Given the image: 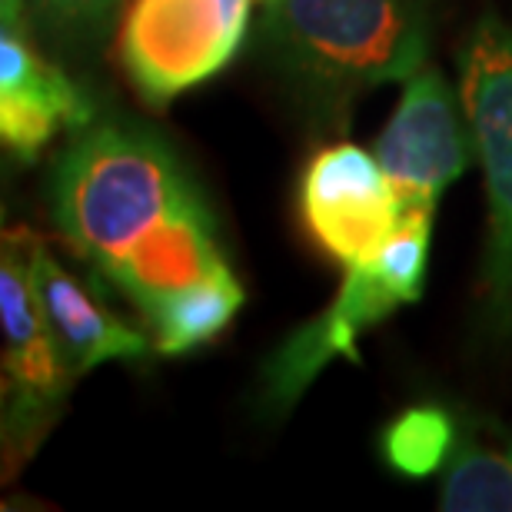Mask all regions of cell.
Returning a JSON list of instances; mask_svg holds the SVG:
<instances>
[{"label": "cell", "instance_id": "3", "mask_svg": "<svg viewBox=\"0 0 512 512\" xmlns=\"http://www.w3.org/2000/svg\"><path fill=\"white\" fill-rule=\"evenodd\" d=\"M429 230H433L429 210L403 213L399 227L386 240V247L376 253V260L350 266L336 300L273 353L263 380L266 399L276 409L293 406L300 393H306V386L316 380V373L336 356L360 363L356 340L363 330L386 320L396 306L416 303L423 296Z\"/></svg>", "mask_w": 512, "mask_h": 512}, {"label": "cell", "instance_id": "5", "mask_svg": "<svg viewBox=\"0 0 512 512\" xmlns=\"http://www.w3.org/2000/svg\"><path fill=\"white\" fill-rule=\"evenodd\" d=\"M250 27V0H133L120 27V60L153 107L220 74Z\"/></svg>", "mask_w": 512, "mask_h": 512}, {"label": "cell", "instance_id": "7", "mask_svg": "<svg viewBox=\"0 0 512 512\" xmlns=\"http://www.w3.org/2000/svg\"><path fill=\"white\" fill-rule=\"evenodd\" d=\"M459 104L436 70H416L406 80L396 114L376 143V157L393 180L403 213H436L439 197L476 160L473 130L459 117Z\"/></svg>", "mask_w": 512, "mask_h": 512}, {"label": "cell", "instance_id": "11", "mask_svg": "<svg viewBox=\"0 0 512 512\" xmlns=\"http://www.w3.org/2000/svg\"><path fill=\"white\" fill-rule=\"evenodd\" d=\"M243 306V286L230 273L210 276L203 283H193L177 296L163 303V310L153 316V346L167 356L190 353L197 346L210 343L230 326Z\"/></svg>", "mask_w": 512, "mask_h": 512}, {"label": "cell", "instance_id": "10", "mask_svg": "<svg viewBox=\"0 0 512 512\" xmlns=\"http://www.w3.org/2000/svg\"><path fill=\"white\" fill-rule=\"evenodd\" d=\"M30 276H34L37 300L54 330L60 356L74 376L97 370L107 360H143L150 353L153 340L107 313L37 237L30 250Z\"/></svg>", "mask_w": 512, "mask_h": 512}, {"label": "cell", "instance_id": "15", "mask_svg": "<svg viewBox=\"0 0 512 512\" xmlns=\"http://www.w3.org/2000/svg\"><path fill=\"white\" fill-rule=\"evenodd\" d=\"M24 10L27 0H0V20L7 27H24Z\"/></svg>", "mask_w": 512, "mask_h": 512}, {"label": "cell", "instance_id": "6", "mask_svg": "<svg viewBox=\"0 0 512 512\" xmlns=\"http://www.w3.org/2000/svg\"><path fill=\"white\" fill-rule=\"evenodd\" d=\"M34 237L7 233L0 256V330H4V446L10 463H24L77 376L67 370L30 276Z\"/></svg>", "mask_w": 512, "mask_h": 512}, {"label": "cell", "instance_id": "9", "mask_svg": "<svg viewBox=\"0 0 512 512\" xmlns=\"http://www.w3.org/2000/svg\"><path fill=\"white\" fill-rule=\"evenodd\" d=\"M94 124V104L64 70L30 50L20 27H0V137L17 160H34L60 130Z\"/></svg>", "mask_w": 512, "mask_h": 512}, {"label": "cell", "instance_id": "12", "mask_svg": "<svg viewBox=\"0 0 512 512\" xmlns=\"http://www.w3.org/2000/svg\"><path fill=\"white\" fill-rule=\"evenodd\" d=\"M439 506L449 512H512V446L469 429L453 446Z\"/></svg>", "mask_w": 512, "mask_h": 512}, {"label": "cell", "instance_id": "8", "mask_svg": "<svg viewBox=\"0 0 512 512\" xmlns=\"http://www.w3.org/2000/svg\"><path fill=\"white\" fill-rule=\"evenodd\" d=\"M300 207L310 237L346 270L376 260L403 220L380 157L353 143H336L310 160L300 183Z\"/></svg>", "mask_w": 512, "mask_h": 512}, {"label": "cell", "instance_id": "14", "mask_svg": "<svg viewBox=\"0 0 512 512\" xmlns=\"http://www.w3.org/2000/svg\"><path fill=\"white\" fill-rule=\"evenodd\" d=\"M30 14L64 44H97L110 30L120 0H27Z\"/></svg>", "mask_w": 512, "mask_h": 512}, {"label": "cell", "instance_id": "2", "mask_svg": "<svg viewBox=\"0 0 512 512\" xmlns=\"http://www.w3.org/2000/svg\"><path fill=\"white\" fill-rule=\"evenodd\" d=\"M263 30L286 74L336 100L409 80L426 60L419 0H266Z\"/></svg>", "mask_w": 512, "mask_h": 512}, {"label": "cell", "instance_id": "1", "mask_svg": "<svg viewBox=\"0 0 512 512\" xmlns=\"http://www.w3.org/2000/svg\"><path fill=\"white\" fill-rule=\"evenodd\" d=\"M60 240L153 320L193 283L230 273L207 203L173 147L133 124H87L50 173Z\"/></svg>", "mask_w": 512, "mask_h": 512}, {"label": "cell", "instance_id": "13", "mask_svg": "<svg viewBox=\"0 0 512 512\" xmlns=\"http://www.w3.org/2000/svg\"><path fill=\"white\" fill-rule=\"evenodd\" d=\"M456 446V426L443 409L436 406H416L406 409L383 436V456L386 463L403 476H429L453 456Z\"/></svg>", "mask_w": 512, "mask_h": 512}, {"label": "cell", "instance_id": "4", "mask_svg": "<svg viewBox=\"0 0 512 512\" xmlns=\"http://www.w3.org/2000/svg\"><path fill=\"white\" fill-rule=\"evenodd\" d=\"M459 97L489 197L483 313L489 330L512 336V27L499 14L479 17L459 50Z\"/></svg>", "mask_w": 512, "mask_h": 512}]
</instances>
